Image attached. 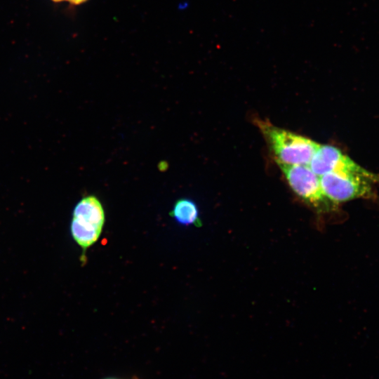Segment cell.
<instances>
[{
  "label": "cell",
  "instance_id": "cell-1",
  "mask_svg": "<svg viewBox=\"0 0 379 379\" xmlns=\"http://www.w3.org/2000/svg\"><path fill=\"white\" fill-rule=\"evenodd\" d=\"M255 124L277 164L308 165L320 145L307 137L279 128L267 121L257 119Z\"/></svg>",
  "mask_w": 379,
  "mask_h": 379
},
{
  "label": "cell",
  "instance_id": "cell-2",
  "mask_svg": "<svg viewBox=\"0 0 379 379\" xmlns=\"http://www.w3.org/2000/svg\"><path fill=\"white\" fill-rule=\"evenodd\" d=\"M105 221V214L100 201L93 195L81 198L75 205L70 223V233L76 244L82 249L81 260L90 246L99 239Z\"/></svg>",
  "mask_w": 379,
  "mask_h": 379
},
{
  "label": "cell",
  "instance_id": "cell-3",
  "mask_svg": "<svg viewBox=\"0 0 379 379\" xmlns=\"http://www.w3.org/2000/svg\"><path fill=\"white\" fill-rule=\"evenodd\" d=\"M319 180L324 194L333 204H337L370 197L372 195L371 182L376 180V175L334 171L319 176Z\"/></svg>",
  "mask_w": 379,
  "mask_h": 379
},
{
  "label": "cell",
  "instance_id": "cell-4",
  "mask_svg": "<svg viewBox=\"0 0 379 379\" xmlns=\"http://www.w3.org/2000/svg\"><path fill=\"white\" fill-rule=\"evenodd\" d=\"M293 192L317 211H326L331 203L324 194L319 176L308 165L277 164Z\"/></svg>",
  "mask_w": 379,
  "mask_h": 379
},
{
  "label": "cell",
  "instance_id": "cell-5",
  "mask_svg": "<svg viewBox=\"0 0 379 379\" xmlns=\"http://www.w3.org/2000/svg\"><path fill=\"white\" fill-rule=\"evenodd\" d=\"M347 157L338 148L319 145L308 166L318 176L335 170Z\"/></svg>",
  "mask_w": 379,
  "mask_h": 379
},
{
  "label": "cell",
  "instance_id": "cell-6",
  "mask_svg": "<svg viewBox=\"0 0 379 379\" xmlns=\"http://www.w3.org/2000/svg\"><path fill=\"white\" fill-rule=\"evenodd\" d=\"M199 209L195 202L187 198L177 200L170 212L171 216L180 225H201Z\"/></svg>",
  "mask_w": 379,
  "mask_h": 379
},
{
  "label": "cell",
  "instance_id": "cell-7",
  "mask_svg": "<svg viewBox=\"0 0 379 379\" xmlns=\"http://www.w3.org/2000/svg\"><path fill=\"white\" fill-rule=\"evenodd\" d=\"M68 1H69L70 3L72 4H80L87 0H67Z\"/></svg>",
  "mask_w": 379,
  "mask_h": 379
},
{
  "label": "cell",
  "instance_id": "cell-8",
  "mask_svg": "<svg viewBox=\"0 0 379 379\" xmlns=\"http://www.w3.org/2000/svg\"><path fill=\"white\" fill-rule=\"evenodd\" d=\"M53 1H55V2H59V1H64V0H53Z\"/></svg>",
  "mask_w": 379,
  "mask_h": 379
}]
</instances>
